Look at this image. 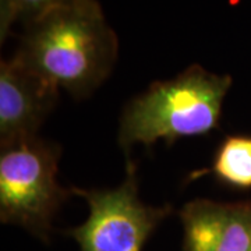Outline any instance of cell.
<instances>
[{
  "label": "cell",
  "instance_id": "obj_1",
  "mask_svg": "<svg viewBox=\"0 0 251 251\" xmlns=\"http://www.w3.org/2000/svg\"><path fill=\"white\" fill-rule=\"evenodd\" d=\"M119 53L116 32L98 0L56 9L24 25L16 57L75 98L109 77Z\"/></svg>",
  "mask_w": 251,
  "mask_h": 251
},
{
  "label": "cell",
  "instance_id": "obj_2",
  "mask_svg": "<svg viewBox=\"0 0 251 251\" xmlns=\"http://www.w3.org/2000/svg\"><path fill=\"white\" fill-rule=\"evenodd\" d=\"M232 82L230 75L208 72L200 64L153 82L123 109L117 133L120 148L128 156L137 144L150 150L161 140L172 145L180 138L214 133Z\"/></svg>",
  "mask_w": 251,
  "mask_h": 251
},
{
  "label": "cell",
  "instance_id": "obj_3",
  "mask_svg": "<svg viewBox=\"0 0 251 251\" xmlns=\"http://www.w3.org/2000/svg\"><path fill=\"white\" fill-rule=\"evenodd\" d=\"M62 148L31 137L1 147L0 221L23 227L38 240L50 242L53 218L72 188L57 181Z\"/></svg>",
  "mask_w": 251,
  "mask_h": 251
},
{
  "label": "cell",
  "instance_id": "obj_4",
  "mask_svg": "<svg viewBox=\"0 0 251 251\" xmlns=\"http://www.w3.org/2000/svg\"><path fill=\"white\" fill-rule=\"evenodd\" d=\"M72 193L90 206L85 222L67 230L80 251H143L156 227L172 214L171 205H148L140 198L135 163L128 159L120 186L73 187Z\"/></svg>",
  "mask_w": 251,
  "mask_h": 251
},
{
  "label": "cell",
  "instance_id": "obj_5",
  "mask_svg": "<svg viewBox=\"0 0 251 251\" xmlns=\"http://www.w3.org/2000/svg\"><path fill=\"white\" fill-rule=\"evenodd\" d=\"M59 88L16 56L0 63V147L38 135Z\"/></svg>",
  "mask_w": 251,
  "mask_h": 251
},
{
  "label": "cell",
  "instance_id": "obj_6",
  "mask_svg": "<svg viewBox=\"0 0 251 251\" xmlns=\"http://www.w3.org/2000/svg\"><path fill=\"white\" fill-rule=\"evenodd\" d=\"M183 251H251V201L197 198L179 212Z\"/></svg>",
  "mask_w": 251,
  "mask_h": 251
},
{
  "label": "cell",
  "instance_id": "obj_7",
  "mask_svg": "<svg viewBox=\"0 0 251 251\" xmlns=\"http://www.w3.org/2000/svg\"><path fill=\"white\" fill-rule=\"evenodd\" d=\"M212 175L236 190H251V134L227 135L218 145L211 166L194 172L191 177Z\"/></svg>",
  "mask_w": 251,
  "mask_h": 251
},
{
  "label": "cell",
  "instance_id": "obj_8",
  "mask_svg": "<svg viewBox=\"0 0 251 251\" xmlns=\"http://www.w3.org/2000/svg\"><path fill=\"white\" fill-rule=\"evenodd\" d=\"M87 0H0V39L9 36L16 23L27 25L28 23L56 9L73 6Z\"/></svg>",
  "mask_w": 251,
  "mask_h": 251
}]
</instances>
